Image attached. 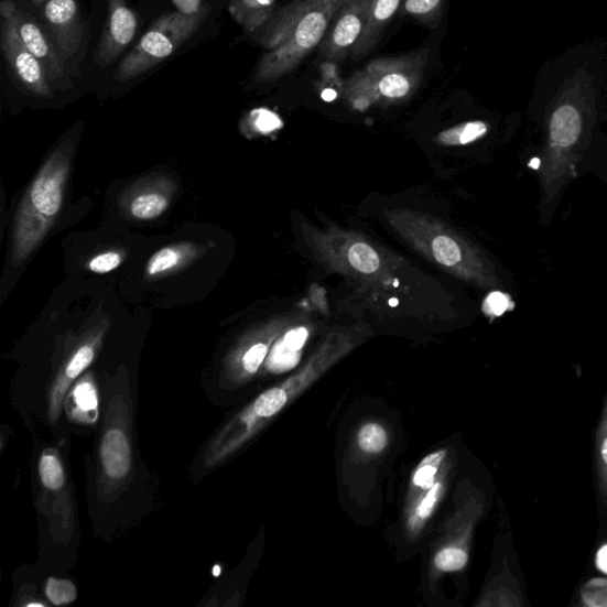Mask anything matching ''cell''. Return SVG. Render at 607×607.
Instances as JSON below:
<instances>
[{"label":"cell","mask_w":607,"mask_h":607,"mask_svg":"<svg viewBox=\"0 0 607 607\" xmlns=\"http://www.w3.org/2000/svg\"><path fill=\"white\" fill-rule=\"evenodd\" d=\"M110 22L96 55L97 64L106 67L127 48L136 35L137 19L127 0H110Z\"/></svg>","instance_id":"obj_6"},{"label":"cell","mask_w":607,"mask_h":607,"mask_svg":"<svg viewBox=\"0 0 607 607\" xmlns=\"http://www.w3.org/2000/svg\"><path fill=\"white\" fill-rule=\"evenodd\" d=\"M370 6L371 0H346L342 6L334 26L329 29L321 45L322 56L330 64L339 66L351 53L364 34Z\"/></svg>","instance_id":"obj_5"},{"label":"cell","mask_w":607,"mask_h":607,"mask_svg":"<svg viewBox=\"0 0 607 607\" xmlns=\"http://www.w3.org/2000/svg\"><path fill=\"white\" fill-rule=\"evenodd\" d=\"M596 566L599 571L607 574V543L603 544L596 555Z\"/></svg>","instance_id":"obj_35"},{"label":"cell","mask_w":607,"mask_h":607,"mask_svg":"<svg viewBox=\"0 0 607 607\" xmlns=\"http://www.w3.org/2000/svg\"><path fill=\"white\" fill-rule=\"evenodd\" d=\"M275 0H232L230 11L249 31L268 26L274 18Z\"/></svg>","instance_id":"obj_12"},{"label":"cell","mask_w":607,"mask_h":607,"mask_svg":"<svg viewBox=\"0 0 607 607\" xmlns=\"http://www.w3.org/2000/svg\"><path fill=\"white\" fill-rule=\"evenodd\" d=\"M40 476L46 489L58 490L65 485V473L59 460L48 454H44L40 462Z\"/></svg>","instance_id":"obj_20"},{"label":"cell","mask_w":607,"mask_h":607,"mask_svg":"<svg viewBox=\"0 0 607 607\" xmlns=\"http://www.w3.org/2000/svg\"><path fill=\"white\" fill-rule=\"evenodd\" d=\"M184 252L178 247H164L153 254L148 263V274L158 277L180 267Z\"/></svg>","instance_id":"obj_17"},{"label":"cell","mask_w":607,"mask_h":607,"mask_svg":"<svg viewBox=\"0 0 607 607\" xmlns=\"http://www.w3.org/2000/svg\"><path fill=\"white\" fill-rule=\"evenodd\" d=\"M445 456L446 451H438V453L430 455L422 463H420L413 477L414 486L422 489H431Z\"/></svg>","instance_id":"obj_19"},{"label":"cell","mask_w":607,"mask_h":607,"mask_svg":"<svg viewBox=\"0 0 607 607\" xmlns=\"http://www.w3.org/2000/svg\"><path fill=\"white\" fill-rule=\"evenodd\" d=\"M95 359V350L91 347L85 346L77 350L71 360L66 373L69 379H76L80 373L89 367Z\"/></svg>","instance_id":"obj_29"},{"label":"cell","mask_w":607,"mask_h":607,"mask_svg":"<svg viewBox=\"0 0 607 607\" xmlns=\"http://www.w3.org/2000/svg\"><path fill=\"white\" fill-rule=\"evenodd\" d=\"M357 442H359L365 453L380 454L387 446L388 437L382 426L367 424L360 430L359 435H357Z\"/></svg>","instance_id":"obj_22"},{"label":"cell","mask_w":607,"mask_h":607,"mask_svg":"<svg viewBox=\"0 0 607 607\" xmlns=\"http://www.w3.org/2000/svg\"><path fill=\"white\" fill-rule=\"evenodd\" d=\"M539 164H540V160H538V159H535L531 162V165L535 169H538Z\"/></svg>","instance_id":"obj_36"},{"label":"cell","mask_w":607,"mask_h":607,"mask_svg":"<svg viewBox=\"0 0 607 607\" xmlns=\"http://www.w3.org/2000/svg\"><path fill=\"white\" fill-rule=\"evenodd\" d=\"M488 132V124L484 121H471L460 127L446 131L440 139L445 144L465 145L475 142Z\"/></svg>","instance_id":"obj_16"},{"label":"cell","mask_w":607,"mask_h":607,"mask_svg":"<svg viewBox=\"0 0 607 607\" xmlns=\"http://www.w3.org/2000/svg\"><path fill=\"white\" fill-rule=\"evenodd\" d=\"M45 594L54 605L71 604L77 597L75 585L67 579L51 578L46 583Z\"/></svg>","instance_id":"obj_24"},{"label":"cell","mask_w":607,"mask_h":607,"mask_svg":"<svg viewBox=\"0 0 607 607\" xmlns=\"http://www.w3.org/2000/svg\"><path fill=\"white\" fill-rule=\"evenodd\" d=\"M469 555L462 549H445L434 557V565L443 572H456L468 565Z\"/></svg>","instance_id":"obj_26"},{"label":"cell","mask_w":607,"mask_h":607,"mask_svg":"<svg viewBox=\"0 0 607 607\" xmlns=\"http://www.w3.org/2000/svg\"><path fill=\"white\" fill-rule=\"evenodd\" d=\"M14 15L15 21H18L20 36L26 48L37 59L44 62V64L50 67L53 79L56 80L57 77L62 76V68L59 67L57 58L52 52L50 44L46 43L40 26H37L34 22L24 21V15L18 11H15Z\"/></svg>","instance_id":"obj_11"},{"label":"cell","mask_w":607,"mask_h":607,"mask_svg":"<svg viewBox=\"0 0 607 607\" xmlns=\"http://www.w3.org/2000/svg\"><path fill=\"white\" fill-rule=\"evenodd\" d=\"M444 0H404L399 13L432 25L443 12Z\"/></svg>","instance_id":"obj_15"},{"label":"cell","mask_w":607,"mask_h":607,"mask_svg":"<svg viewBox=\"0 0 607 607\" xmlns=\"http://www.w3.org/2000/svg\"><path fill=\"white\" fill-rule=\"evenodd\" d=\"M435 259L445 267H454L462 259L460 248L453 239L438 237L432 243Z\"/></svg>","instance_id":"obj_25"},{"label":"cell","mask_w":607,"mask_h":607,"mask_svg":"<svg viewBox=\"0 0 607 607\" xmlns=\"http://www.w3.org/2000/svg\"><path fill=\"white\" fill-rule=\"evenodd\" d=\"M44 14L62 48L69 53L74 52V46L77 45L76 40L80 39L82 31L75 0H50Z\"/></svg>","instance_id":"obj_9"},{"label":"cell","mask_w":607,"mask_h":607,"mask_svg":"<svg viewBox=\"0 0 607 607\" xmlns=\"http://www.w3.org/2000/svg\"><path fill=\"white\" fill-rule=\"evenodd\" d=\"M286 402L288 393L284 389L273 388L257 399L254 411L261 418H271L282 411Z\"/></svg>","instance_id":"obj_21"},{"label":"cell","mask_w":607,"mask_h":607,"mask_svg":"<svg viewBox=\"0 0 607 607\" xmlns=\"http://www.w3.org/2000/svg\"><path fill=\"white\" fill-rule=\"evenodd\" d=\"M389 305H391V306H397V305H398V300H391V301H389Z\"/></svg>","instance_id":"obj_37"},{"label":"cell","mask_w":607,"mask_h":607,"mask_svg":"<svg viewBox=\"0 0 607 607\" xmlns=\"http://www.w3.org/2000/svg\"><path fill=\"white\" fill-rule=\"evenodd\" d=\"M442 489H443L442 484L433 485L429 494L425 496L424 500L420 502V505L416 508V517L419 519L425 520L431 516L434 507L437 506L440 501Z\"/></svg>","instance_id":"obj_30"},{"label":"cell","mask_w":607,"mask_h":607,"mask_svg":"<svg viewBox=\"0 0 607 607\" xmlns=\"http://www.w3.org/2000/svg\"><path fill=\"white\" fill-rule=\"evenodd\" d=\"M101 460L108 476L122 478L131 469V448L120 430L108 431L101 445Z\"/></svg>","instance_id":"obj_10"},{"label":"cell","mask_w":607,"mask_h":607,"mask_svg":"<svg viewBox=\"0 0 607 607\" xmlns=\"http://www.w3.org/2000/svg\"><path fill=\"white\" fill-rule=\"evenodd\" d=\"M349 261L353 268L362 273H373L380 268L379 256L366 243H355L349 251Z\"/></svg>","instance_id":"obj_18"},{"label":"cell","mask_w":607,"mask_h":607,"mask_svg":"<svg viewBox=\"0 0 607 607\" xmlns=\"http://www.w3.org/2000/svg\"><path fill=\"white\" fill-rule=\"evenodd\" d=\"M403 2L404 0H371L364 34L350 53L354 59H361L376 48L386 26L400 11Z\"/></svg>","instance_id":"obj_7"},{"label":"cell","mask_w":607,"mask_h":607,"mask_svg":"<svg viewBox=\"0 0 607 607\" xmlns=\"http://www.w3.org/2000/svg\"><path fill=\"white\" fill-rule=\"evenodd\" d=\"M122 262V258L117 252H105L89 261L88 269L93 273L106 274L116 271Z\"/></svg>","instance_id":"obj_28"},{"label":"cell","mask_w":607,"mask_h":607,"mask_svg":"<svg viewBox=\"0 0 607 607\" xmlns=\"http://www.w3.org/2000/svg\"><path fill=\"white\" fill-rule=\"evenodd\" d=\"M511 307H513V304L508 295L502 292H492L486 301V311L491 316H502Z\"/></svg>","instance_id":"obj_31"},{"label":"cell","mask_w":607,"mask_h":607,"mask_svg":"<svg viewBox=\"0 0 607 607\" xmlns=\"http://www.w3.org/2000/svg\"><path fill=\"white\" fill-rule=\"evenodd\" d=\"M346 0H294L274 14L261 44L270 52L260 61L256 80L275 82L297 68L325 39Z\"/></svg>","instance_id":"obj_1"},{"label":"cell","mask_w":607,"mask_h":607,"mask_svg":"<svg viewBox=\"0 0 607 607\" xmlns=\"http://www.w3.org/2000/svg\"><path fill=\"white\" fill-rule=\"evenodd\" d=\"M74 400L83 411L89 412L98 409L97 391L89 382L77 384L74 391Z\"/></svg>","instance_id":"obj_27"},{"label":"cell","mask_w":607,"mask_h":607,"mask_svg":"<svg viewBox=\"0 0 607 607\" xmlns=\"http://www.w3.org/2000/svg\"><path fill=\"white\" fill-rule=\"evenodd\" d=\"M596 468L599 495L607 505V400L596 435Z\"/></svg>","instance_id":"obj_13"},{"label":"cell","mask_w":607,"mask_h":607,"mask_svg":"<svg viewBox=\"0 0 607 607\" xmlns=\"http://www.w3.org/2000/svg\"><path fill=\"white\" fill-rule=\"evenodd\" d=\"M0 12L4 19L2 46L9 66L29 90L39 96H50V87L40 61L31 54L20 36L14 6L4 0L0 6Z\"/></svg>","instance_id":"obj_4"},{"label":"cell","mask_w":607,"mask_h":607,"mask_svg":"<svg viewBox=\"0 0 607 607\" xmlns=\"http://www.w3.org/2000/svg\"><path fill=\"white\" fill-rule=\"evenodd\" d=\"M307 336L308 333L305 328L291 330L285 335L283 345L288 349L297 353L304 347Z\"/></svg>","instance_id":"obj_33"},{"label":"cell","mask_w":607,"mask_h":607,"mask_svg":"<svg viewBox=\"0 0 607 607\" xmlns=\"http://www.w3.org/2000/svg\"><path fill=\"white\" fill-rule=\"evenodd\" d=\"M269 351L268 346L262 344L253 346L243 356V367L248 372L254 373L260 368L261 364Z\"/></svg>","instance_id":"obj_32"},{"label":"cell","mask_w":607,"mask_h":607,"mask_svg":"<svg viewBox=\"0 0 607 607\" xmlns=\"http://www.w3.org/2000/svg\"><path fill=\"white\" fill-rule=\"evenodd\" d=\"M254 123L260 132L269 133L279 128L280 121L273 113L260 111L256 117Z\"/></svg>","instance_id":"obj_34"},{"label":"cell","mask_w":607,"mask_h":607,"mask_svg":"<svg viewBox=\"0 0 607 607\" xmlns=\"http://www.w3.org/2000/svg\"><path fill=\"white\" fill-rule=\"evenodd\" d=\"M64 169H44L31 186V205L43 216L57 215L62 207V200H64Z\"/></svg>","instance_id":"obj_8"},{"label":"cell","mask_w":607,"mask_h":607,"mask_svg":"<svg viewBox=\"0 0 607 607\" xmlns=\"http://www.w3.org/2000/svg\"><path fill=\"white\" fill-rule=\"evenodd\" d=\"M429 51L372 59L347 83V96L356 107L399 101L413 95L424 80Z\"/></svg>","instance_id":"obj_2"},{"label":"cell","mask_w":607,"mask_h":607,"mask_svg":"<svg viewBox=\"0 0 607 607\" xmlns=\"http://www.w3.org/2000/svg\"><path fill=\"white\" fill-rule=\"evenodd\" d=\"M208 13L209 9L205 7L188 14L177 12L164 15L121 62L115 75L116 80L127 83L136 79L174 54L204 23Z\"/></svg>","instance_id":"obj_3"},{"label":"cell","mask_w":607,"mask_h":607,"mask_svg":"<svg viewBox=\"0 0 607 607\" xmlns=\"http://www.w3.org/2000/svg\"><path fill=\"white\" fill-rule=\"evenodd\" d=\"M581 603L586 607H607V579L587 582L581 589Z\"/></svg>","instance_id":"obj_23"},{"label":"cell","mask_w":607,"mask_h":607,"mask_svg":"<svg viewBox=\"0 0 607 607\" xmlns=\"http://www.w3.org/2000/svg\"><path fill=\"white\" fill-rule=\"evenodd\" d=\"M169 208V199L159 193H147L137 196L131 204V214L138 220H153Z\"/></svg>","instance_id":"obj_14"}]
</instances>
